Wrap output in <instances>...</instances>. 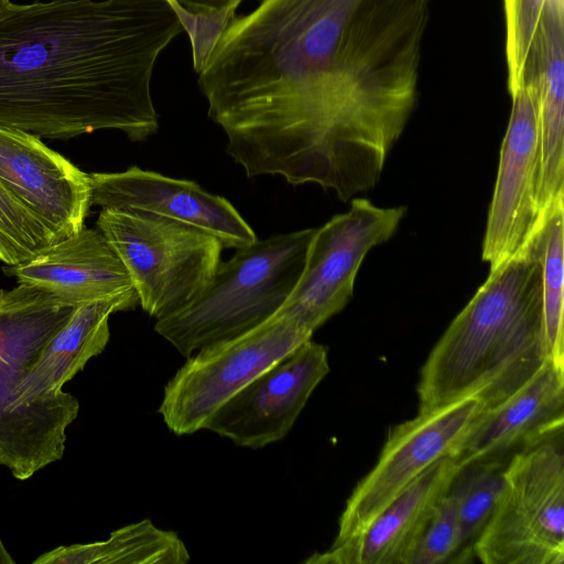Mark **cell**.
<instances>
[{
  "label": "cell",
  "instance_id": "15",
  "mask_svg": "<svg viewBox=\"0 0 564 564\" xmlns=\"http://www.w3.org/2000/svg\"><path fill=\"white\" fill-rule=\"evenodd\" d=\"M456 456L441 458L395 497L354 539L314 553L306 564H411L423 532L454 477Z\"/></svg>",
  "mask_w": 564,
  "mask_h": 564
},
{
  "label": "cell",
  "instance_id": "5",
  "mask_svg": "<svg viewBox=\"0 0 564 564\" xmlns=\"http://www.w3.org/2000/svg\"><path fill=\"white\" fill-rule=\"evenodd\" d=\"M315 229L279 234L235 249L191 302L155 321L154 330L189 357L262 324L296 285Z\"/></svg>",
  "mask_w": 564,
  "mask_h": 564
},
{
  "label": "cell",
  "instance_id": "27",
  "mask_svg": "<svg viewBox=\"0 0 564 564\" xmlns=\"http://www.w3.org/2000/svg\"><path fill=\"white\" fill-rule=\"evenodd\" d=\"M14 560L11 557L10 553L6 549L4 544L0 538V564H13Z\"/></svg>",
  "mask_w": 564,
  "mask_h": 564
},
{
  "label": "cell",
  "instance_id": "21",
  "mask_svg": "<svg viewBox=\"0 0 564 564\" xmlns=\"http://www.w3.org/2000/svg\"><path fill=\"white\" fill-rule=\"evenodd\" d=\"M508 460H485L462 466L451 484L456 497L458 550L454 563L474 558V546L489 522L505 484Z\"/></svg>",
  "mask_w": 564,
  "mask_h": 564
},
{
  "label": "cell",
  "instance_id": "19",
  "mask_svg": "<svg viewBox=\"0 0 564 564\" xmlns=\"http://www.w3.org/2000/svg\"><path fill=\"white\" fill-rule=\"evenodd\" d=\"M137 305L138 295L130 292L77 306L35 360L19 389L20 400L33 403L64 395L65 383L106 348L110 315Z\"/></svg>",
  "mask_w": 564,
  "mask_h": 564
},
{
  "label": "cell",
  "instance_id": "8",
  "mask_svg": "<svg viewBox=\"0 0 564 564\" xmlns=\"http://www.w3.org/2000/svg\"><path fill=\"white\" fill-rule=\"evenodd\" d=\"M312 336L286 316L274 314L249 332L206 346L189 356L166 383L158 411L176 435L203 430L225 402Z\"/></svg>",
  "mask_w": 564,
  "mask_h": 564
},
{
  "label": "cell",
  "instance_id": "11",
  "mask_svg": "<svg viewBox=\"0 0 564 564\" xmlns=\"http://www.w3.org/2000/svg\"><path fill=\"white\" fill-rule=\"evenodd\" d=\"M328 372L327 348L308 339L232 395L203 430L252 449L279 442Z\"/></svg>",
  "mask_w": 564,
  "mask_h": 564
},
{
  "label": "cell",
  "instance_id": "14",
  "mask_svg": "<svg viewBox=\"0 0 564 564\" xmlns=\"http://www.w3.org/2000/svg\"><path fill=\"white\" fill-rule=\"evenodd\" d=\"M0 182L57 240L84 228L93 205L90 174L46 147L39 135L0 127Z\"/></svg>",
  "mask_w": 564,
  "mask_h": 564
},
{
  "label": "cell",
  "instance_id": "25",
  "mask_svg": "<svg viewBox=\"0 0 564 564\" xmlns=\"http://www.w3.org/2000/svg\"><path fill=\"white\" fill-rule=\"evenodd\" d=\"M457 550V505L454 492L448 488L423 532L411 564L454 563Z\"/></svg>",
  "mask_w": 564,
  "mask_h": 564
},
{
  "label": "cell",
  "instance_id": "4",
  "mask_svg": "<svg viewBox=\"0 0 564 564\" xmlns=\"http://www.w3.org/2000/svg\"><path fill=\"white\" fill-rule=\"evenodd\" d=\"M76 306L25 284L0 290V466L25 480L63 457L76 397L33 403L19 389L51 338Z\"/></svg>",
  "mask_w": 564,
  "mask_h": 564
},
{
  "label": "cell",
  "instance_id": "1",
  "mask_svg": "<svg viewBox=\"0 0 564 564\" xmlns=\"http://www.w3.org/2000/svg\"><path fill=\"white\" fill-rule=\"evenodd\" d=\"M366 0H260L234 15L198 73L208 117L249 178L372 188L397 141L361 74Z\"/></svg>",
  "mask_w": 564,
  "mask_h": 564
},
{
  "label": "cell",
  "instance_id": "24",
  "mask_svg": "<svg viewBox=\"0 0 564 564\" xmlns=\"http://www.w3.org/2000/svg\"><path fill=\"white\" fill-rule=\"evenodd\" d=\"M506 25L507 87L509 94L523 84L545 0H502Z\"/></svg>",
  "mask_w": 564,
  "mask_h": 564
},
{
  "label": "cell",
  "instance_id": "28",
  "mask_svg": "<svg viewBox=\"0 0 564 564\" xmlns=\"http://www.w3.org/2000/svg\"><path fill=\"white\" fill-rule=\"evenodd\" d=\"M9 2V0H0V9L6 6Z\"/></svg>",
  "mask_w": 564,
  "mask_h": 564
},
{
  "label": "cell",
  "instance_id": "20",
  "mask_svg": "<svg viewBox=\"0 0 564 564\" xmlns=\"http://www.w3.org/2000/svg\"><path fill=\"white\" fill-rule=\"evenodd\" d=\"M189 560L175 532L144 519L112 531L105 541L55 547L33 564H186Z\"/></svg>",
  "mask_w": 564,
  "mask_h": 564
},
{
  "label": "cell",
  "instance_id": "6",
  "mask_svg": "<svg viewBox=\"0 0 564 564\" xmlns=\"http://www.w3.org/2000/svg\"><path fill=\"white\" fill-rule=\"evenodd\" d=\"M474 558L484 564H563V427L511 455Z\"/></svg>",
  "mask_w": 564,
  "mask_h": 564
},
{
  "label": "cell",
  "instance_id": "12",
  "mask_svg": "<svg viewBox=\"0 0 564 564\" xmlns=\"http://www.w3.org/2000/svg\"><path fill=\"white\" fill-rule=\"evenodd\" d=\"M511 113L501 144L494 195L482 242V260L494 272L524 248L541 228L538 207V108L532 83L510 95Z\"/></svg>",
  "mask_w": 564,
  "mask_h": 564
},
{
  "label": "cell",
  "instance_id": "7",
  "mask_svg": "<svg viewBox=\"0 0 564 564\" xmlns=\"http://www.w3.org/2000/svg\"><path fill=\"white\" fill-rule=\"evenodd\" d=\"M96 225L121 260L139 305L155 321L191 302L220 263L218 239L172 219L101 208Z\"/></svg>",
  "mask_w": 564,
  "mask_h": 564
},
{
  "label": "cell",
  "instance_id": "3",
  "mask_svg": "<svg viewBox=\"0 0 564 564\" xmlns=\"http://www.w3.org/2000/svg\"><path fill=\"white\" fill-rule=\"evenodd\" d=\"M550 359L542 269L534 242L494 272L429 354L417 383L419 411L475 398L501 404Z\"/></svg>",
  "mask_w": 564,
  "mask_h": 564
},
{
  "label": "cell",
  "instance_id": "2",
  "mask_svg": "<svg viewBox=\"0 0 564 564\" xmlns=\"http://www.w3.org/2000/svg\"><path fill=\"white\" fill-rule=\"evenodd\" d=\"M184 31L169 0L9 1L0 9V127L147 140L159 129L154 65Z\"/></svg>",
  "mask_w": 564,
  "mask_h": 564
},
{
  "label": "cell",
  "instance_id": "16",
  "mask_svg": "<svg viewBox=\"0 0 564 564\" xmlns=\"http://www.w3.org/2000/svg\"><path fill=\"white\" fill-rule=\"evenodd\" d=\"M19 284L79 306L135 292L113 249L98 229L83 228L47 247L30 260L2 268Z\"/></svg>",
  "mask_w": 564,
  "mask_h": 564
},
{
  "label": "cell",
  "instance_id": "9",
  "mask_svg": "<svg viewBox=\"0 0 564 564\" xmlns=\"http://www.w3.org/2000/svg\"><path fill=\"white\" fill-rule=\"evenodd\" d=\"M485 411L465 398L390 427L372 469L356 485L339 517L332 545L362 533L377 516L430 466L457 448Z\"/></svg>",
  "mask_w": 564,
  "mask_h": 564
},
{
  "label": "cell",
  "instance_id": "23",
  "mask_svg": "<svg viewBox=\"0 0 564 564\" xmlns=\"http://www.w3.org/2000/svg\"><path fill=\"white\" fill-rule=\"evenodd\" d=\"M56 241L45 224L0 182V261L18 264Z\"/></svg>",
  "mask_w": 564,
  "mask_h": 564
},
{
  "label": "cell",
  "instance_id": "17",
  "mask_svg": "<svg viewBox=\"0 0 564 564\" xmlns=\"http://www.w3.org/2000/svg\"><path fill=\"white\" fill-rule=\"evenodd\" d=\"M564 424V365L549 359L522 388L484 411L457 448L460 466L509 460L511 455Z\"/></svg>",
  "mask_w": 564,
  "mask_h": 564
},
{
  "label": "cell",
  "instance_id": "18",
  "mask_svg": "<svg viewBox=\"0 0 564 564\" xmlns=\"http://www.w3.org/2000/svg\"><path fill=\"white\" fill-rule=\"evenodd\" d=\"M538 108V183L544 193L564 185V0H545L524 82Z\"/></svg>",
  "mask_w": 564,
  "mask_h": 564
},
{
  "label": "cell",
  "instance_id": "13",
  "mask_svg": "<svg viewBox=\"0 0 564 564\" xmlns=\"http://www.w3.org/2000/svg\"><path fill=\"white\" fill-rule=\"evenodd\" d=\"M91 204L132 209L200 229L224 248H242L258 238L251 226L225 197L197 183L131 166L121 172L90 174Z\"/></svg>",
  "mask_w": 564,
  "mask_h": 564
},
{
  "label": "cell",
  "instance_id": "22",
  "mask_svg": "<svg viewBox=\"0 0 564 564\" xmlns=\"http://www.w3.org/2000/svg\"><path fill=\"white\" fill-rule=\"evenodd\" d=\"M564 204L560 202L533 236L542 269V305L550 359L564 365L563 235Z\"/></svg>",
  "mask_w": 564,
  "mask_h": 564
},
{
  "label": "cell",
  "instance_id": "10",
  "mask_svg": "<svg viewBox=\"0 0 564 564\" xmlns=\"http://www.w3.org/2000/svg\"><path fill=\"white\" fill-rule=\"evenodd\" d=\"M405 213L404 206L383 208L356 198L346 213L316 228L302 274L275 314L313 335L346 306L366 254L394 234Z\"/></svg>",
  "mask_w": 564,
  "mask_h": 564
},
{
  "label": "cell",
  "instance_id": "26",
  "mask_svg": "<svg viewBox=\"0 0 564 564\" xmlns=\"http://www.w3.org/2000/svg\"><path fill=\"white\" fill-rule=\"evenodd\" d=\"M177 10L199 18L234 17L243 0H169Z\"/></svg>",
  "mask_w": 564,
  "mask_h": 564
}]
</instances>
